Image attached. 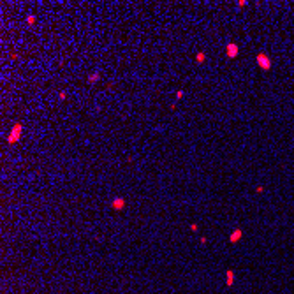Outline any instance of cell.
Wrapping results in <instances>:
<instances>
[{"instance_id": "2", "label": "cell", "mask_w": 294, "mask_h": 294, "mask_svg": "<svg viewBox=\"0 0 294 294\" xmlns=\"http://www.w3.org/2000/svg\"><path fill=\"white\" fill-rule=\"evenodd\" d=\"M255 60H257V65H259L262 70H270V69H271V60H270V56H268L266 53H259Z\"/></svg>"}, {"instance_id": "15", "label": "cell", "mask_w": 294, "mask_h": 294, "mask_svg": "<svg viewBox=\"0 0 294 294\" xmlns=\"http://www.w3.org/2000/svg\"><path fill=\"white\" fill-rule=\"evenodd\" d=\"M206 241H208V239L204 238V236H201V238H199V243H201V245H204V243H206Z\"/></svg>"}, {"instance_id": "8", "label": "cell", "mask_w": 294, "mask_h": 294, "mask_svg": "<svg viewBox=\"0 0 294 294\" xmlns=\"http://www.w3.org/2000/svg\"><path fill=\"white\" fill-rule=\"evenodd\" d=\"M100 76H99V72H92L90 76H88V83H97Z\"/></svg>"}, {"instance_id": "1", "label": "cell", "mask_w": 294, "mask_h": 294, "mask_svg": "<svg viewBox=\"0 0 294 294\" xmlns=\"http://www.w3.org/2000/svg\"><path fill=\"white\" fill-rule=\"evenodd\" d=\"M21 132H23V125H21L20 122L14 123L13 129H11V132H9V136H7V143H9V145H16L18 139L21 138Z\"/></svg>"}, {"instance_id": "10", "label": "cell", "mask_w": 294, "mask_h": 294, "mask_svg": "<svg viewBox=\"0 0 294 294\" xmlns=\"http://www.w3.org/2000/svg\"><path fill=\"white\" fill-rule=\"evenodd\" d=\"M58 99H60V100H65V99H67V93H65V92H60V93H58Z\"/></svg>"}, {"instance_id": "3", "label": "cell", "mask_w": 294, "mask_h": 294, "mask_svg": "<svg viewBox=\"0 0 294 294\" xmlns=\"http://www.w3.org/2000/svg\"><path fill=\"white\" fill-rule=\"evenodd\" d=\"M239 53V48L236 46V42H229L227 46H225V55H227V58H236Z\"/></svg>"}, {"instance_id": "7", "label": "cell", "mask_w": 294, "mask_h": 294, "mask_svg": "<svg viewBox=\"0 0 294 294\" xmlns=\"http://www.w3.org/2000/svg\"><path fill=\"white\" fill-rule=\"evenodd\" d=\"M225 284H227L229 287H231L232 284H234V271H231V270L227 271V278H225Z\"/></svg>"}, {"instance_id": "11", "label": "cell", "mask_w": 294, "mask_h": 294, "mask_svg": "<svg viewBox=\"0 0 294 294\" xmlns=\"http://www.w3.org/2000/svg\"><path fill=\"white\" fill-rule=\"evenodd\" d=\"M197 229H199V225H197L196 222H194V224H190V231H194V232H196Z\"/></svg>"}, {"instance_id": "6", "label": "cell", "mask_w": 294, "mask_h": 294, "mask_svg": "<svg viewBox=\"0 0 294 294\" xmlns=\"http://www.w3.org/2000/svg\"><path fill=\"white\" fill-rule=\"evenodd\" d=\"M194 60H196V63H204V60H206V53L204 51H197L196 53V56H194Z\"/></svg>"}, {"instance_id": "12", "label": "cell", "mask_w": 294, "mask_h": 294, "mask_svg": "<svg viewBox=\"0 0 294 294\" xmlns=\"http://www.w3.org/2000/svg\"><path fill=\"white\" fill-rule=\"evenodd\" d=\"M245 6H247V2H245V0H239V2H238V7H239V9H243Z\"/></svg>"}, {"instance_id": "13", "label": "cell", "mask_w": 294, "mask_h": 294, "mask_svg": "<svg viewBox=\"0 0 294 294\" xmlns=\"http://www.w3.org/2000/svg\"><path fill=\"white\" fill-rule=\"evenodd\" d=\"M183 95H185V93H183V90H178V92H176V99H182Z\"/></svg>"}, {"instance_id": "9", "label": "cell", "mask_w": 294, "mask_h": 294, "mask_svg": "<svg viewBox=\"0 0 294 294\" xmlns=\"http://www.w3.org/2000/svg\"><path fill=\"white\" fill-rule=\"evenodd\" d=\"M27 23H28V25H34V23H35V16H32V14H30V16L27 18Z\"/></svg>"}, {"instance_id": "14", "label": "cell", "mask_w": 294, "mask_h": 294, "mask_svg": "<svg viewBox=\"0 0 294 294\" xmlns=\"http://www.w3.org/2000/svg\"><path fill=\"white\" fill-rule=\"evenodd\" d=\"M255 192H257V194H261V192H264V187H262V185H259V187L255 189Z\"/></svg>"}, {"instance_id": "4", "label": "cell", "mask_w": 294, "mask_h": 294, "mask_svg": "<svg viewBox=\"0 0 294 294\" xmlns=\"http://www.w3.org/2000/svg\"><path fill=\"white\" fill-rule=\"evenodd\" d=\"M127 206V201L123 199V197H115L111 201V208L113 210H116V211H120V210H123Z\"/></svg>"}, {"instance_id": "5", "label": "cell", "mask_w": 294, "mask_h": 294, "mask_svg": "<svg viewBox=\"0 0 294 294\" xmlns=\"http://www.w3.org/2000/svg\"><path fill=\"white\" fill-rule=\"evenodd\" d=\"M241 236H243V231H241V229H234V231L231 232V236H229V241H231V243H238L239 239H241Z\"/></svg>"}]
</instances>
